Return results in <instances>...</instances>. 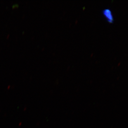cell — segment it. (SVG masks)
<instances>
[{
	"instance_id": "1",
	"label": "cell",
	"mask_w": 128,
	"mask_h": 128,
	"mask_svg": "<svg viewBox=\"0 0 128 128\" xmlns=\"http://www.w3.org/2000/svg\"><path fill=\"white\" fill-rule=\"evenodd\" d=\"M104 14L106 19L109 22H111L113 21V17L111 11L109 10H104Z\"/></svg>"
}]
</instances>
